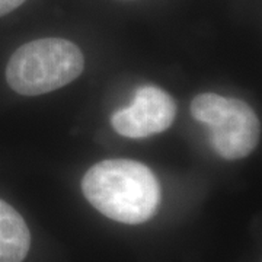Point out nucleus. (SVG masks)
I'll return each instance as SVG.
<instances>
[{
	"instance_id": "f257e3e1",
	"label": "nucleus",
	"mask_w": 262,
	"mask_h": 262,
	"mask_svg": "<svg viewBox=\"0 0 262 262\" xmlns=\"http://www.w3.org/2000/svg\"><path fill=\"white\" fill-rule=\"evenodd\" d=\"M82 191L99 213L125 225L147 222L160 203L159 181L137 160L108 159L96 163L84 173Z\"/></svg>"
},
{
	"instance_id": "f03ea898",
	"label": "nucleus",
	"mask_w": 262,
	"mask_h": 262,
	"mask_svg": "<svg viewBox=\"0 0 262 262\" xmlns=\"http://www.w3.org/2000/svg\"><path fill=\"white\" fill-rule=\"evenodd\" d=\"M83 54L72 41L42 38L24 44L10 57L6 80L20 95L37 96L57 91L83 72Z\"/></svg>"
},
{
	"instance_id": "7ed1b4c3",
	"label": "nucleus",
	"mask_w": 262,
	"mask_h": 262,
	"mask_svg": "<svg viewBox=\"0 0 262 262\" xmlns=\"http://www.w3.org/2000/svg\"><path fill=\"white\" fill-rule=\"evenodd\" d=\"M196 121L211 130V144L227 160L246 158L258 146L261 124L252 108L237 98L201 94L191 102Z\"/></svg>"
},
{
	"instance_id": "20e7f679",
	"label": "nucleus",
	"mask_w": 262,
	"mask_h": 262,
	"mask_svg": "<svg viewBox=\"0 0 262 262\" xmlns=\"http://www.w3.org/2000/svg\"><path fill=\"white\" fill-rule=\"evenodd\" d=\"M175 117L177 105L168 92L158 86H143L128 108L114 114L111 124L124 137L144 139L168 130Z\"/></svg>"
},
{
	"instance_id": "39448f33",
	"label": "nucleus",
	"mask_w": 262,
	"mask_h": 262,
	"mask_svg": "<svg viewBox=\"0 0 262 262\" xmlns=\"http://www.w3.org/2000/svg\"><path fill=\"white\" fill-rule=\"evenodd\" d=\"M31 233L18 211L0 200V262H22L28 255Z\"/></svg>"
},
{
	"instance_id": "423d86ee",
	"label": "nucleus",
	"mask_w": 262,
	"mask_h": 262,
	"mask_svg": "<svg viewBox=\"0 0 262 262\" xmlns=\"http://www.w3.org/2000/svg\"><path fill=\"white\" fill-rule=\"evenodd\" d=\"M27 0H0V16L8 15L12 10L18 9Z\"/></svg>"
}]
</instances>
